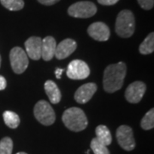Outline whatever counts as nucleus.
I'll use <instances>...</instances> for the list:
<instances>
[{
    "label": "nucleus",
    "instance_id": "393cba45",
    "mask_svg": "<svg viewBox=\"0 0 154 154\" xmlns=\"http://www.w3.org/2000/svg\"><path fill=\"white\" fill-rule=\"evenodd\" d=\"M38 3H40L41 5H55L56 3H57L58 1L60 0H38Z\"/></svg>",
    "mask_w": 154,
    "mask_h": 154
},
{
    "label": "nucleus",
    "instance_id": "5701e85b",
    "mask_svg": "<svg viewBox=\"0 0 154 154\" xmlns=\"http://www.w3.org/2000/svg\"><path fill=\"white\" fill-rule=\"evenodd\" d=\"M138 3L142 9L146 11L152 9L154 5V0H138Z\"/></svg>",
    "mask_w": 154,
    "mask_h": 154
},
{
    "label": "nucleus",
    "instance_id": "b1692460",
    "mask_svg": "<svg viewBox=\"0 0 154 154\" xmlns=\"http://www.w3.org/2000/svg\"><path fill=\"white\" fill-rule=\"evenodd\" d=\"M119 0H98L100 5H114Z\"/></svg>",
    "mask_w": 154,
    "mask_h": 154
},
{
    "label": "nucleus",
    "instance_id": "4be33fe9",
    "mask_svg": "<svg viewBox=\"0 0 154 154\" xmlns=\"http://www.w3.org/2000/svg\"><path fill=\"white\" fill-rule=\"evenodd\" d=\"M12 150H13V141L11 138H3L0 140V154H11Z\"/></svg>",
    "mask_w": 154,
    "mask_h": 154
},
{
    "label": "nucleus",
    "instance_id": "cd10ccee",
    "mask_svg": "<svg viewBox=\"0 0 154 154\" xmlns=\"http://www.w3.org/2000/svg\"><path fill=\"white\" fill-rule=\"evenodd\" d=\"M17 154H28V153H26V152H17Z\"/></svg>",
    "mask_w": 154,
    "mask_h": 154
},
{
    "label": "nucleus",
    "instance_id": "412c9836",
    "mask_svg": "<svg viewBox=\"0 0 154 154\" xmlns=\"http://www.w3.org/2000/svg\"><path fill=\"white\" fill-rule=\"evenodd\" d=\"M90 146L94 154H110L107 146L99 142L96 138H94L92 140Z\"/></svg>",
    "mask_w": 154,
    "mask_h": 154
},
{
    "label": "nucleus",
    "instance_id": "a211bd4d",
    "mask_svg": "<svg viewBox=\"0 0 154 154\" xmlns=\"http://www.w3.org/2000/svg\"><path fill=\"white\" fill-rule=\"evenodd\" d=\"M3 118L6 126H8L11 128H17L20 124V117L17 113L11 111V110H6L3 114Z\"/></svg>",
    "mask_w": 154,
    "mask_h": 154
},
{
    "label": "nucleus",
    "instance_id": "9b49d317",
    "mask_svg": "<svg viewBox=\"0 0 154 154\" xmlns=\"http://www.w3.org/2000/svg\"><path fill=\"white\" fill-rule=\"evenodd\" d=\"M97 89L98 88L95 83H86L82 86H81L76 90L75 96H74L75 100L79 104H86L93 98Z\"/></svg>",
    "mask_w": 154,
    "mask_h": 154
},
{
    "label": "nucleus",
    "instance_id": "c85d7f7f",
    "mask_svg": "<svg viewBox=\"0 0 154 154\" xmlns=\"http://www.w3.org/2000/svg\"><path fill=\"white\" fill-rule=\"evenodd\" d=\"M0 66H1V56H0Z\"/></svg>",
    "mask_w": 154,
    "mask_h": 154
},
{
    "label": "nucleus",
    "instance_id": "0eeeda50",
    "mask_svg": "<svg viewBox=\"0 0 154 154\" xmlns=\"http://www.w3.org/2000/svg\"><path fill=\"white\" fill-rule=\"evenodd\" d=\"M66 74L71 80H84L89 76L90 69L84 61L75 59L69 63Z\"/></svg>",
    "mask_w": 154,
    "mask_h": 154
},
{
    "label": "nucleus",
    "instance_id": "9d476101",
    "mask_svg": "<svg viewBox=\"0 0 154 154\" xmlns=\"http://www.w3.org/2000/svg\"><path fill=\"white\" fill-rule=\"evenodd\" d=\"M88 33L90 37L97 41H106L109 39L110 35L109 27L101 22L91 24L88 28Z\"/></svg>",
    "mask_w": 154,
    "mask_h": 154
},
{
    "label": "nucleus",
    "instance_id": "2eb2a0df",
    "mask_svg": "<svg viewBox=\"0 0 154 154\" xmlns=\"http://www.w3.org/2000/svg\"><path fill=\"white\" fill-rule=\"evenodd\" d=\"M45 91L48 96L49 100L52 104H58L60 102L62 94L60 90L53 81H46L45 83Z\"/></svg>",
    "mask_w": 154,
    "mask_h": 154
},
{
    "label": "nucleus",
    "instance_id": "f8f14e48",
    "mask_svg": "<svg viewBox=\"0 0 154 154\" xmlns=\"http://www.w3.org/2000/svg\"><path fill=\"white\" fill-rule=\"evenodd\" d=\"M42 39L39 37L33 36L25 41V48L27 55L33 60H39L41 57Z\"/></svg>",
    "mask_w": 154,
    "mask_h": 154
},
{
    "label": "nucleus",
    "instance_id": "ddd939ff",
    "mask_svg": "<svg viewBox=\"0 0 154 154\" xmlns=\"http://www.w3.org/2000/svg\"><path fill=\"white\" fill-rule=\"evenodd\" d=\"M76 42L74 39L65 38L57 45L55 51V57L59 60L65 59L76 50Z\"/></svg>",
    "mask_w": 154,
    "mask_h": 154
},
{
    "label": "nucleus",
    "instance_id": "f03ea898",
    "mask_svg": "<svg viewBox=\"0 0 154 154\" xmlns=\"http://www.w3.org/2000/svg\"><path fill=\"white\" fill-rule=\"evenodd\" d=\"M63 122L67 128L74 132H81L88 127L87 116L82 109L71 107L67 109L62 116Z\"/></svg>",
    "mask_w": 154,
    "mask_h": 154
},
{
    "label": "nucleus",
    "instance_id": "39448f33",
    "mask_svg": "<svg viewBox=\"0 0 154 154\" xmlns=\"http://www.w3.org/2000/svg\"><path fill=\"white\" fill-rule=\"evenodd\" d=\"M10 61L12 70L18 75L25 71L29 63L27 53L22 48L18 46L11 49L10 52Z\"/></svg>",
    "mask_w": 154,
    "mask_h": 154
},
{
    "label": "nucleus",
    "instance_id": "a878e982",
    "mask_svg": "<svg viewBox=\"0 0 154 154\" xmlns=\"http://www.w3.org/2000/svg\"><path fill=\"white\" fill-rule=\"evenodd\" d=\"M7 86V82H6V79L4 76L0 75V91L2 90H5Z\"/></svg>",
    "mask_w": 154,
    "mask_h": 154
},
{
    "label": "nucleus",
    "instance_id": "bb28decb",
    "mask_svg": "<svg viewBox=\"0 0 154 154\" xmlns=\"http://www.w3.org/2000/svg\"><path fill=\"white\" fill-rule=\"evenodd\" d=\"M63 69H59V68H57V69H56L55 75L56 77H57V79H60L61 76H62V74H63Z\"/></svg>",
    "mask_w": 154,
    "mask_h": 154
},
{
    "label": "nucleus",
    "instance_id": "f3484780",
    "mask_svg": "<svg viewBox=\"0 0 154 154\" xmlns=\"http://www.w3.org/2000/svg\"><path fill=\"white\" fill-rule=\"evenodd\" d=\"M139 51L143 55H148L154 51V33L152 32L146 36L139 47Z\"/></svg>",
    "mask_w": 154,
    "mask_h": 154
},
{
    "label": "nucleus",
    "instance_id": "dca6fc26",
    "mask_svg": "<svg viewBox=\"0 0 154 154\" xmlns=\"http://www.w3.org/2000/svg\"><path fill=\"white\" fill-rule=\"evenodd\" d=\"M96 134V139L99 142L105 145V146H110L112 141L111 134L110 132V129L105 125H99L95 129Z\"/></svg>",
    "mask_w": 154,
    "mask_h": 154
},
{
    "label": "nucleus",
    "instance_id": "7ed1b4c3",
    "mask_svg": "<svg viewBox=\"0 0 154 154\" xmlns=\"http://www.w3.org/2000/svg\"><path fill=\"white\" fill-rule=\"evenodd\" d=\"M135 29V19L132 12L128 10L122 11L116 17V33L122 38L131 37Z\"/></svg>",
    "mask_w": 154,
    "mask_h": 154
},
{
    "label": "nucleus",
    "instance_id": "f257e3e1",
    "mask_svg": "<svg viewBox=\"0 0 154 154\" xmlns=\"http://www.w3.org/2000/svg\"><path fill=\"white\" fill-rule=\"evenodd\" d=\"M126 73L127 66L122 62L106 67L103 77V86L105 92L112 94L120 90L123 86Z\"/></svg>",
    "mask_w": 154,
    "mask_h": 154
},
{
    "label": "nucleus",
    "instance_id": "4468645a",
    "mask_svg": "<svg viewBox=\"0 0 154 154\" xmlns=\"http://www.w3.org/2000/svg\"><path fill=\"white\" fill-rule=\"evenodd\" d=\"M57 47L55 38L52 36H47L42 39L41 45V57L44 61H51L55 56Z\"/></svg>",
    "mask_w": 154,
    "mask_h": 154
},
{
    "label": "nucleus",
    "instance_id": "aec40b11",
    "mask_svg": "<svg viewBox=\"0 0 154 154\" xmlns=\"http://www.w3.org/2000/svg\"><path fill=\"white\" fill-rule=\"evenodd\" d=\"M140 126L144 130H150L154 128V110L151 109L144 116L140 122Z\"/></svg>",
    "mask_w": 154,
    "mask_h": 154
},
{
    "label": "nucleus",
    "instance_id": "6e6552de",
    "mask_svg": "<svg viewBox=\"0 0 154 154\" xmlns=\"http://www.w3.org/2000/svg\"><path fill=\"white\" fill-rule=\"evenodd\" d=\"M116 140L122 148L125 151H133L135 148V140L134 137L133 129L129 126L122 125L116 133Z\"/></svg>",
    "mask_w": 154,
    "mask_h": 154
},
{
    "label": "nucleus",
    "instance_id": "6ab92c4d",
    "mask_svg": "<svg viewBox=\"0 0 154 154\" xmlns=\"http://www.w3.org/2000/svg\"><path fill=\"white\" fill-rule=\"evenodd\" d=\"M2 5L11 11H21L24 7L23 0H0Z\"/></svg>",
    "mask_w": 154,
    "mask_h": 154
},
{
    "label": "nucleus",
    "instance_id": "1a4fd4ad",
    "mask_svg": "<svg viewBox=\"0 0 154 154\" xmlns=\"http://www.w3.org/2000/svg\"><path fill=\"white\" fill-rule=\"evenodd\" d=\"M146 84L142 82H134L131 83L125 91V98L127 101L131 104H138L146 93Z\"/></svg>",
    "mask_w": 154,
    "mask_h": 154
},
{
    "label": "nucleus",
    "instance_id": "20e7f679",
    "mask_svg": "<svg viewBox=\"0 0 154 154\" xmlns=\"http://www.w3.org/2000/svg\"><path fill=\"white\" fill-rule=\"evenodd\" d=\"M35 118L42 125H52L56 120V115L52 107L45 100H39L33 108Z\"/></svg>",
    "mask_w": 154,
    "mask_h": 154
},
{
    "label": "nucleus",
    "instance_id": "423d86ee",
    "mask_svg": "<svg viewBox=\"0 0 154 154\" xmlns=\"http://www.w3.org/2000/svg\"><path fill=\"white\" fill-rule=\"evenodd\" d=\"M96 12V5L89 1L77 2L68 9L69 15L75 18H89L94 17Z\"/></svg>",
    "mask_w": 154,
    "mask_h": 154
}]
</instances>
